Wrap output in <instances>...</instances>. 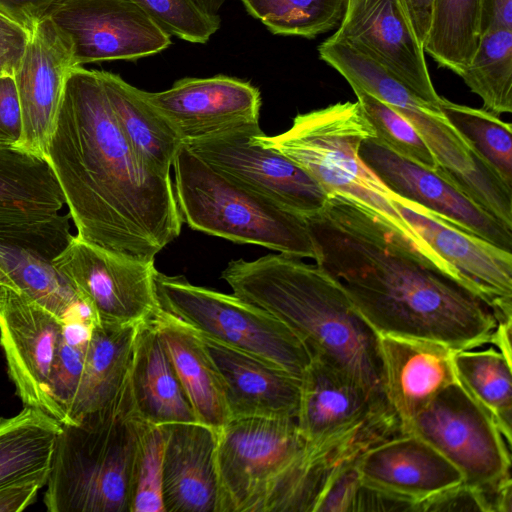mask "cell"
Wrapping results in <instances>:
<instances>
[{"mask_svg":"<svg viewBox=\"0 0 512 512\" xmlns=\"http://www.w3.org/2000/svg\"><path fill=\"white\" fill-rule=\"evenodd\" d=\"M305 220L316 265L378 335L433 341L455 351L490 343L498 323L493 308L365 205L335 192Z\"/></svg>","mask_w":512,"mask_h":512,"instance_id":"6da1fadb","label":"cell"},{"mask_svg":"<svg viewBox=\"0 0 512 512\" xmlns=\"http://www.w3.org/2000/svg\"><path fill=\"white\" fill-rule=\"evenodd\" d=\"M77 237L141 261L182 229L170 174L149 170L120 131L97 70L74 66L46 148Z\"/></svg>","mask_w":512,"mask_h":512,"instance_id":"7a4b0ae2","label":"cell"},{"mask_svg":"<svg viewBox=\"0 0 512 512\" xmlns=\"http://www.w3.org/2000/svg\"><path fill=\"white\" fill-rule=\"evenodd\" d=\"M221 278L234 295L288 326L312 359L341 372L388 404L378 333L318 265L283 253L268 254L252 261H230Z\"/></svg>","mask_w":512,"mask_h":512,"instance_id":"3957f363","label":"cell"},{"mask_svg":"<svg viewBox=\"0 0 512 512\" xmlns=\"http://www.w3.org/2000/svg\"><path fill=\"white\" fill-rule=\"evenodd\" d=\"M255 138L303 167L328 195L337 192L371 209L441 271L467 287L461 275L405 221L394 206L395 194L360 159L361 142L376 139V132L358 101L298 114L287 131Z\"/></svg>","mask_w":512,"mask_h":512,"instance_id":"277c9868","label":"cell"},{"mask_svg":"<svg viewBox=\"0 0 512 512\" xmlns=\"http://www.w3.org/2000/svg\"><path fill=\"white\" fill-rule=\"evenodd\" d=\"M140 423L126 379L106 408L62 424L44 493L46 509L129 512L132 461Z\"/></svg>","mask_w":512,"mask_h":512,"instance_id":"5b68a950","label":"cell"},{"mask_svg":"<svg viewBox=\"0 0 512 512\" xmlns=\"http://www.w3.org/2000/svg\"><path fill=\"white\" fill-rule=\"evenodd\" d=\"M174 192L193 230L299 257L315 258L305 218L210 166L184 143L173 165Z\"/></svg>","mask_w":512,"mask_h":512,"instance_id":"8992f818","label":"cell"},{"mask_svg":"<svg viewBox=\"0 0 512 512\" xmlns=\"http://www.w3.org/2000/svg\"><path fill=\"white\" fill-rule=\"evenodd\" d=\"M296 419H232L216 433L218 512H296Z\"/></svg>","mask_w":512,"mask_h":512,"instance_id":"52a82bcc","label":"cell"},{"mask_svg":"<svg viewBox=\"0 0 512 512\" xmlns=\"http://www.w3.org/2000/svg\"><path fill=\"white\" fill-rule=\"evenodd\" d=\"M156 290L161 308L202 337L271 362L299 378L312 361L308 348L288 326L234 294L159 271Z\"/></svg>","mask_w":512,"mask_h":512,"instance_id":"ba28073f","label":"cell"},{"mask_svg":"<svg viewBox=\"0 0 512 512\" xmlns=\"http://www.w3.org/2000/svg\"><path fill=\"white\" fill-rule=\"evenodd\" d=\"M408 433L420 437L462 474L463 485L497 512L511 484L510 445L487 411L459 381L442 389L414 418Z\"/></svg>","mask_w":512,"mask_h":512,"instance_id":"9c48e42d","label":"cell"},{"mask_svg":"<svg viewBox=\"0 0 512 512\" xmlns=\"http://www.w3.org/2000/svg\"><path fill=\"white\" fill-rule=\"evenodd\" d=\"M259 121L235 124L184 143L213 168L303 217L323 209L328 193L299 164L260 143Z\"/></svg>","mask_w":512,"mask_h":512,"instance_id":"30bf717a","label":"cell"},{"mask_svg":"<svg viewBox=\"0 0 512 512\" xmlns=\"http://www.w3.org/2000/svg\"><path fill=\"white\" fill-rule=\"evenodd\" d=\"M155 260L130 259L73 236L51 263L97 323L138 325L161 308Z\"/></svg>","mask_w":512,"mask_h":512,"instance_id":"8fae6325","label":"cell"},{"mask_svg":"<svg viewBox=\"0 0 512 512\" xmlns=\"http://www.w3.org/2000/svg\"><path fill=\"white\" fill-rule=\"evenodd\" d=\"M48 18L68 38L75 66L137 61L172 44L171 36L129 0H63Z\"/></svg>","mask_w":512,"mask_h":512,"instance_id":"7c38bea8","label":"cell"},{"mask_svg":"<svg viewBox=\"0 0 512 512\" xmlns=\"http://www.w3.org/2000/svg\"><path fill=\"white\" fill-rule=\"evenodd\" d=\"M64 321L24 293L6 287L0 310V343L8 372L23 404L52 416H62L51 382Z\"/></svg>","mask_w":512,"mask_h":512,"instance_id":"4fadbf2b","label":"cell"},{"mask_svg":"<svg viewBox=\"0 0 512 512\" xmlns=\"http://www.w3.org/2000/svg\"><path fill=\"white\" fill-rule=\"evenodd\" d=\"M378 63L421 99L438 106L423 46L399 0H347L345 12L329 37Z\"/></svg>","mask_w":512,"mask_h":512,"instance_id":"5bb4252c","label":"cell"},{"mask_svg":"<svg viewBox=\"0 0 512 512\" xmlns=\"http://www.w3.org/2000/svg\"><path fill=\"white\" fill-rule=\"evenodd\" d=\"M74 66L66 35L48 17L37 23L13 75L21 114V135L15 149L45 159L66 80Z\"/></svg>","mask_w":512,"mask_h":512,"instance_id":"9a60e30c","label":"cell"},{"mask_svg":"<svg viewBox=\"0 0 512 512\" xmlns=\"http://www.w3.org/2000/svg\"><path fill=\"white\" fill-rule=\"evenodd\" d=\"M358 155L395 195L422 206L467 233L512 252V230L435 172L403 158L373 138L361 142Z\"/></svg>","mask_w":512,"mask_h":512,"instance_id":"2e32d148","label":"cell"},{"mask_svg":"<svg viewBox=\"0 0 512 512\" xmlns=\"http://www.w3.org/2000/svg\"><path fill=\"white\" fill-rule=\"evenodd\" d=\"M393 203L405 221L495 311L512 320V253L467 233L422 206L397 195Z\"/></svg>","mask_w":512,"mask_h":512,"instance_id":"e0dca14e","label":"cell"},{"mask_svg":"<svg viewBox=\"0 0 512 512\" xmlns=\"http://www.w3.org/2000/svg\"><path fill=\"white\" fill-rule=\"evenodd\" d=\"M141 92L174 127L183 143L260 118L259 89L249 81L226 75L185 77L167 90Z\"/></svg>","mask_w":512,"mask_h":512,"instance_id":"ac0fdd59","label":"cell"},{"mask_svg":"<svg viewBox=\"0 0 512 512\" xmlns=\"http://www.w3.org/2000/svg\"><path fill=\"white\" fill-rule=\"evenodd\" d=\"M364 485L407 503L411 511L463 483L460 471L415 434H400L369 448L357 462Z\"/></svg>","mask_w":512,"mask_h":512,"instance_id":"d6986e66","label":"cell"},{"mask_svg":"<svg viewBox=\"0 0 512 512\" xmlns=\"http://www.w3.org/2000/svg\"><path fill=\"white\" fill-rule=\"evenodd\" d=\"M385 395L401 434L446 386L458 381L450 347L428 340L379 335Z\"/></svg>","mask_w":512,"mask_h":512,"instance_id":"ffe728a7","label":"cell"},{"mask_svg":"<svg viewBox=\"0 0 512 512\" xmlns=\"http://www.w3.org/2000/svg\"><path fill=\"white\" fill-rule=\"evenodd\" d=\"M220 375L232 419H296L301 378L285 369L202 337Z\"/></svg>","mask_w":512,"mask_h":512,"instance_id":"44dd1931","label":"cell"},{"mask_svg":"<svg viewBox=\"0 0 512 512\" xmlns=\"http://www.w3.org/2000/svg\"><path fill=\"white\" fill-rule=\"evenodd\" d=\"M162 470L165 512H218L216 432L198 422L166 425Z\"/></svg>","mask_w":512,"mask_h":512,"instance_id":"7402d4cb","label":"cell"},{"mask_svg":"<svg viewBox=\"0 0 512 512\" xmlns=\"http://www.w3.org/2000/svg\"><path fill=\"white\" fill-rule=\"evenodd\" d=\"M168 354L197 422L216 433L230 416L220 375L202 336L160 308L150 319Z\"/></svg>","mask_w":512,"mask_h":512,"instance_id":"603a6c76","label":"cell"},{"mask_svg":"<svg viewBox=\"0 0 512 512\" xmlns=\"http://www.w3.org/2000/svg\"><path fill=\"white\" fill-rule=\"evenodd\" d=\"M385 412H393L388 404L375 399L353 380L316 359H312L302 374L296 423L305 440Z\"/></svg>","mask_w":512,"mask_h":512,"instance_id":"cb8c5ba5","label":"cell"},{"mask_svg":"<svg viewBox=\"0 0 512 512\" xmlns=\"http://www.w3.org/2000/svg\"><path fill=\"white\" fill-rule=\"evenodd\" d=\"M127 380L141 421L153 425L197 422L150 319L138 326Z\"/></svg>","mask_w":512,"mask_h":512,"instance_id":"d4e9b609","label":"cell"},{"mask_svg":"<svg viewBox=\"0 0 512 512\" xmlns=\"http://www.w3.org/2000/svg\"><path fill=\"white\" fill-rule=\"evenodd\" d=\"M117 125L137 158L152 172L169 175L183 141L142 95L120 75L97 70Z\"/></svg>","mask_w":512,"mask_h":512,"instance_id":"484cf974","label":"cell"},{"mask_svg":"<svg viewBox=\"0 0 512 512\" xmlns=\"http://www.w3.org/2000/svg\"><path fill=\"white\" fill-rule=\"evenodd\" d=\"M139 325H93L67 424L103 410L114 400L127 379Z\"/></svg>","mask_w":512,"mask_h":512,"instance_id":"4316f807","label":"cell"},{"mask_svg":"<svg viewBox=\"0 0 512 512\" xmlns=\"http://www.w3.org/2000/svg\"><path fill=\"white\" fill-rule=\"evenodd\" d=\"M62 424L25 406L12 417L0 416V487L49 476Z\"/></svg>","mask_w":512,"mask_h":512,"instance_id":"83f0119b","label":"cell"},{"mask_svg":"<svg viewBox=\"0 0 512 512\" xmlns=\"http://www.w3.org/2000/svg\"><path fill=\"white\" fill-rule=\"evenodd\" d=\"M458 381L487 411L511 446L512 374L511 361L500 351L458 350L453 353Z\"/></svg>","mask_w":512,"mask_h":512,"instance_id":"f1b7e54d","label":"cell"},{"mask_svg":"<svg viewBox=\"0 0 512 512\" xmlns=\"http://www.w3.org/2000/svg\"><path fill=\"white\" fill-rule=\"evenodd\" d=\"M0 263L16 290L59 319L66 321L77 316H94L51 261L23 249L0 245Z\"/></svg>","mask_w":512,"mask_h":512,"instance_id":"f546056e","label":"cell"},{"mask_svg":"<svg viewBox=\"0 0 512 512\" xmlns=\"http://www.w3.org/2000/svg\"><path fill=\"white\" fill-rule=\"evenodd\" d=\"M459 76L482 99V109L496 116L511 113L512 29L498 27L482 33L470 62Z\"/></svg>","mask_w":512,"mask_h":512,"instance_id":"4dcf8cb0","label":"cell"},{"mask_svg":"<svg viewBox=\"0 0 512 512\" xmlns=\"http://www.w3.org/2000/svg\"><path fill=\"white\" fill-rule=\"evenodd\" d=\"M480 38V0H436L424 45L439 66L458 76L470 62Z\"/></svg>","mask_w":512,"mask_h":512,"instance_id":"1f68e13d","label":"cell"},{"mask_svg":"<svg viewBox=\"0 0 512 512\" xmlns=\"http://www.w3.org/2000/svg\"><path fill=\"white\" fill-rule=\"evenodd\" d=\"M438 107L480 160L512 189V127L484 109L441 97Z\"/></svg>","mask_w":512,"mask_h":512,"instance_id":"d6a6232c","label":"cell"},{"mask_svg":"<svg viewBox=\"0 0 512 512\" xmlns=\"http://www.w3.org/2000/svg\"><path fill=\"white\" fill-rule=\"evenodd\" d=\"M274 35L314 39L338 27L347 0H239Z\"/></svg>","mask_w":512,"mask_h":512,"instance_id":"836d02e7","label":"cell"},{"mask_svg":"<svg viewBox=\"0 0 512 512\" xmlns=\"http://www.w3.org/2000/svg\"><path fill=\"white\" fill-rule=\"evenodd\" d=\"M69 218L59 212L0 208V245L52 261L73 237Z\"/></svg>","mask_w":512,"mask_h":512,"instance_id":"e575fe53","label":"cell"},{"mask_svg":"<svg viewBox=\"0 0 512 512\" xmlns=\"http://www.w3.org/2000/svg\"><path fill=\"white\" fill-rule=\"evenodd\" d=\"M166 425L141 421L132 461L129 512H165L162 470Z\"/></svg>","mask_w":512,"mask_h":512,"instance_id":"d590c367","label":"cell"},{"mask_svg":"<svg viewBox=\"0 0 512 512\" xmlns=\"http://www.w3.org/2000/svg\"><path fill=\"white\" fill-rule=\"evenodd\" d=\"M350 87L376 132V141L430 171L439 170L433 153L410 122L370 93L354 85Z\"/></svg>","mask_w":512,"mask_h":512,"instance_id":"8d00e7d4","label":"cell"},{"mask_svg":"<svg viewBox=\"0 0 512 512\" xmlns=\"http://www.w3.org/2000/svg\"><path fill=\"white\" fill-rule=\"evenodd\" d=\"M92 316H78L64 321L61 341L53 371L51 392L62 416L68 423V414L83 371L93 325Z\"/></svg>","mask_w":512,"mask_h":512,"instance_id":"74e56055","label":"cell"},{"mask_svg":"<svg viewBox=\"0 0 512 512\" xmlns=\"http://www.w3.org/2000/svg\"><path fill=\"white\" fill-rule=\"evenodd\" d=\"M170 36L194 44L207 43L221 26L219 15L204 11L195 0H129Z\"/></svg>","mask_w":512,"mask_h":512,"instance_id":"f35d334b","label":"cell"},{"mask_svg":"<svg viewBox=\"0 0 512 512\" xmlns=\"http://www.w3.org/2000/svg\"><path fill=\"white\" fill-rule=\"evenodd\" d=\"M363 489L357 463L345 468L319 496L313 512H351L358 511Z\"/></svg>","mask_w":512,"mask_h":512,"instance_id":"ab89813d","label":"cell"},{"mask_svg":"<svg viewBox=\"0 0 512 512\" xmlns=\"http://www.w3.org/2000/svg\"><path fill=\"white\" fill-rule=\"evenodd\" d=\"M21 135V114L13 75L0 77V148H15Z\"/></svg>","mask_w":512,"mask_h":512,"instance_id":"60d3db41","label":"cell"},{"mask_svg":"<svg viewBox=\"0 0 512 512\" xmlns=\"http://www.w3.org/2000/svg\"><path fill=\"white\" fill-rule=\"evenodd\" d=\"M29 36V31L0 12V77L14 75L26 50Z\"/></svg>","mask_w":512,"mask_h":512,"instance_id":"b9f144b4","label":"cell"},{"mask_svg":"<svg viewBox=\"0 0 512 512\" xmlns=\"http://www.w3.org/2000/svg\"><path fill=\"white\" fill-rule=\"evenodd\" d=\"M63 0H0V12L31 30Z\"/></svg>","mask_w":512,"mask_h":512,"instance_id":"7bdbcfd3","label":"cell"},{"mask_svg":"<svg viewBox=\"0 0 512 512\" xmlns=\"http://www.w3.org/2000/svg\"><path fill=\"white\" fill-rule=\"evenodd\" d=\"M47 478H38L0 487V512H19L31 505Z\"/></svg>","mask_w":512,"mask_h":512,"instance_id":"ee69618b","label":"cell"},{"mask_svg":"<svg viewBox=\"0 0 512 512\" xmlns=\"http://www.w3.org/2000/svg\"><path fill=\"white\" fill-rule=\"evenodd\" d=\"M399 1L418 41L424 49L432 25L436 0Z\"/></svg>","mask_w":512,"mask_h":512,"instance_id":"f6af8a7d","label":"cell"},{"mask_svg":"<svg viewBox=\"0 0 512 512\" xmlns=\"http://www.w3.org/2000/svg\"><path fill=\"white\" fill-rule=\"evenodd\" d=\"M498 27L512 29V0H480V36Z\"/></svg>","mask_w":512,"mask_h":512,"instance_id":"bcb514c9","label":"cell"},{"mask_svg":"<svg viewBox=\"0 0 512 512\" xmlns=\"http://www.w3.org/2000/svg\"><path fill=\"white\" fill-rule=\"evenodd\" d=\"M511 322L512 320L498 322L492 334L490 343L495 344L509 361H511Z\"/></svg>","mask_w":512,"mask_h":512,"instance_id":"7dc6e473","label":"cell"},{"mask_svg":"<svg viewBox=\"0 0 512 512\" xmlns=\"http://www.w3.org/2000/svg\"><path fill=\"white\" fill-rule=\"evenodd\" d=\"M197 4L207 13L219 15L218 12L227 0H195Z\"/></svg>","mask_w":512,"mask_h":512,"instance_id":"c3c4849f","label":"cell"},{"mask_svg":"<svg viewBox=\"0 0 512 512\" xmlns=\"http://www.w3.org/2000/svg\"><path fill=\"white\" fill-rule=\"evenodd\" d=\"M0 283L6 287H9L11 289H15V286L9 277L8 273L4 269L3 265L0 263Z\"/></svg>","mask_w":512,"mask_h":512,"instance_id":"681fc988","label":"cell"},{"mask_svg":"<svg viewBox=\"0 0 512 512\" xmlns=\"http://www.w3.org/2000/svg\"><path fill=\"white\" fill-rule=\"evenodd\" d=\"M5 293H6V286H4L0 283V310H1V307L4 302Z\"/></svg>","mask_w":512,"mask_h":512,"instance_id":"f907efd6","label":"cell"}]
</instances>
